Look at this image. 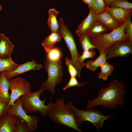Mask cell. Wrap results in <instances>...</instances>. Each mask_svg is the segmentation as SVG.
<instances>
[{
    "label": "cell",
    "instance_id": "1",
    "mask_svg": "<svg viewBox=\"0 0 132 132\" xmlns=\"http://www.w3.org/2000/svg\"><path fill=\"white\" fill-rule=\"evenodd\" d=\"M126 92L124 82L114 79L109 82L108 87L100 89L96 98L88 101L86 109L100 106L109 110H115L118 106L124 105Z\"/></svg>",
    "mask_w": 132,
    "mask_h": 132
},
{
    "label": "cell",
    "instance_id": "2",
    "mask_svg": "<svg viewBox=\"0 0 132 132\" xmlns=\"http://www.w3.org/2000/svg\"><path fill=\"white\" fill-rule=\"evenodd\" d=\"M48 114L54 122L72 128L79 132H82V129L77 126L73 112L66 105L63 97L56 99Z\"/></svg>",
    "mask_w": 132,
    "mask_h": 132
},
{
    "label": "cell",
    "instance_id": "3",
    "mask_svg": "<svg viewBox=\"0 0 132 132\" xmlns=\"http://www.w3.org/2000/svg\"><path fill=\"white\" fill-rule=\"evenodd\" d=\"M44 90L42 88L35 92H30L19 98L22 107L26 113H33L38 111L44 116L48 114L54 103L51 99L48 104L46 105L44 104L45 99L43 100L40 99V96L44 92Z\"/></svg>",
    "mask_w": 132,
    "mask_h": 132
},
{
    "label": "cell",
    "instance_id": "4",
    "mask_svg": "<svg viewBox=\"0 0 132 132\" xmlns=\"http://www.w3.org/2000/svg\"><path fill=\"white\" fill-rule=\"evenodd\" d=\"M66 106L72 110L78 127L81 125L83 122L88 121L92 123L98 131H99L103 126L104 121L113 117L111 114L105 115L100 110H98L91 109L83 110L79 109L75 107L71 101H69Z\"/></svg>",
    "mask_w": 132,
    "mask_h": 132
},
{
    "label": "cell",
    "instance_id": "5",
    "mask_svg": "<svg viewBox=\"0 0 132 132\" xmlns=\"http://www.w3.org/2000/svg\"><path fill=\"white\" fill-rule=\"evenodd\" d=\"M44 63V68L48 73V77L46 81L41 84V87L54 95L56 85L60 83L62 80V62L61 59L52 61L46 58Z\"/></svg>",
    "mask_w": 132,
    "mask_h": 132
},
{
    "label": "cell",
    "instance_id": "6",
    "mask_svg": "<svg viewBox=\"0 0 132 132\" xmlns=\"http://www.w3.org/2000/svg\"><path fill=\"white\" fill-rule=\"evenodd\" d=\"M127 20L119 27L110 33L90 38L92 43L96 47L99 53L105 52L115 42L127 38L124 32Z\"/></svg>",
    "mask_w": 132,
    "mask_h": 132
},
{
    "label": "cell",
    "instance_id": "7",
    "mask_svg": "<svg viewBox=\"0 0 132 132\" xmlns=\"http://www.w3.org/2000/svg\"><path fill=\"white\" fill-rule=\"evenodd\" d=\"M57 32L64 38L67 44L71 55V61L77 70V76L79 78L81 76V71L84 66L79 61L80 55L73 35L65 24H62L59 26Z\"/></svg>",
    "mask_w": 132,
    "mask_h": 132
},
{
    "label": "cell",
    "instance_id": "8",
    "mask_svg": "<svg viewBox=\"0 0 132 132\" xmlns=\"http://www.w3.org/2000/svg\"><path fill=\"white\" fill-rule=\"evenodd\" d=\"M9 113L16 115L22 119L26 123L29 132H34L39 126V117L35 115H28L22 108L20 98L13 104L9 106L4 114Z\"/></svg>",
    "mask_w": 132,
    "mask_h": 132
},
{
    "label": "cell",
    "instance_id": "9",
    "mask_svg": "<svg viewBox=\"0 0 132 132\" xmlns=\"http://www.w3.org/2000/svg\"><path fill=\"white\" fill-rule=\"evenodd\" d=\"M9 81V89L11 93L6 110L21 96L29 93L31 91V85L29 82L24 78L18 77L11 78Z\"/></svg>",
    "mask_w": 132,
    "mask_h": 132
},
{
    "label": "cell",
    "instance_id": "10",
    "mask_svg": "<svg viewBox=\"0 0 132 132\" xmlns=\"http://www.w3.org/2000/svg\"><path fill=\"white\" fill-rule=\"evenodd\" d=\"M105 53L107 61L115 57L127 56L132 54V41L128 38L118 40Z\"/></svg>",
    "mask_w": 132,
    "mask_h": 132
},
{
    "label": "cell",
    "instance_id": "11",
    "mask_svg": "<svg viewBox=\"0 0 132 132\" xmlns=\"http://www.w3.org/2000/svg\"><path fill=\"white\" fill-rule=\"evenodd\" d=\"M42 67L41 64H38L34 60L28 61L19 65L14 69L10 71H5V76L9 80L12 77L33 70H39Z\"/></svg>",
    "mask_w": 132,
    "mask_h": 132
},
{
    "label": "cell",
    "instance_id": "12",
    "mask_svg": "<svg viewBox=\"0 0 132 132\" xmlns=\"http://www.w3.org/2000/svg\"><path fill=\"white\" fill-rule=\"evenodd\" d=\"M17 116L5 113L0 118V132H15V123Z\"/></svg>",
    "mask_w": 132,
    "mask_h": 132
},
{
    "label": "cell",
    "instance_id": "13",
    "mask_svg": "<svg viewBox=\"0 0 132 132\" xmlns=\"http://www.w3.org/2000/svg\"><path fill=\"white\" fill-rule=\"evenodd\" d=\"M106 10L121 25L125 22L129 16L132 14V9H126L112 7H108Z\"/></svg>",
    "mask_w": 132,
    "mask_h": 132
},
{
    "label": "cell",
    "instance_id": "14",
    "mask_svg": "<svg viewBox=\"0 0 132 132\" xmlns=\"http://www.w3.org/2000/svg\"><path fill=\"white\" fill-rule=\"evenodd\" d=\"M96 20L105 26L111 31L117 29L121 25L106 10L97 14Z\"/></svg>",
    "mask_w": 132,
    "mask_h": 132
},
{
    "label": "cell",
    "instance_id": "15",
    "mask_svg": "<svg viewBox=\"0 0 132 132\" xmlns=\"http://www.w3.org/2000/svg\"><path fill=\"white\" fill-rule=\"evenodd\" d=\"M14 47L9 39L2 33L0 34V58L11 57Z\"/></svg>",
    "mask_w": 132,
    "mask_h": 132
},
{
    "label": "cell",
    "instance_id": "16",
    "mask_svg": "<svg viewBox=\"0 0 132 132\" xmlns=\"http://www.w3.org/2000/svg\"><path fill=\"white\" fill-rule=\"evenodd\" d=\"M5 73V71L0 72V102H5L8 104L10 98L9 93V81L6 78Z\"/></svg>",
    "mask_w": 132,
    "mask_h": 132
},
{
    "label": "cell",
    "instance_id": "17",
    "mask_svg": "<svg viewBox=\"0 0 132 132\" xmlns=\"http://www.w3.org/2000/svg\"><path fill=\"white\" fill-rule=\"evenodd\" d=\"M89 10L88 15L81 22L76 31V33L78 36L86 33L88 30L97 20V14L92 9L90 8Z\"/></svg>",
    "mask_w": 132,
    "mask_h": 132
},
{
    "label": "cell",
    "instance_id": "18",
    "mask_svg": "<svg viewBox=\"0 0 132 132\" xmlns=\"http://www.w3.org/2000/svg\"><path fill=\"white\" fill-rule=\"evenodd\" d=\"M109 29L99 21L96 20L87 32L90 38L101 35L107 31Z\"/></svg>",
    "mask_w": 132,
    "mask_h": 132
},
{
    "label": "cell",
    "instance_id": "19",
    "mask_svg": "<svg viewBox=\"0 0 132 132\" xmlns=\"http://www.w3.org/2000/svg\"><path fill=\"white\" fill-rule=\"evenodd\" d=\"M61 37L58 32H52L43 41L42 44V46L47 52L54 47L56 42L61 41Z\"/></svg>",
    "mask_w": 132,
    "mask_h": 132
},
{
    "label": "cell",
    "instance_id": "20",
    "mask_svg": "<svg viewBox=\"0 0 132 132\" xmlns=\"http://www.w3.org/2000/svg\"><path fill=\"white\" fill-rule=\"evenodd\" d=\"M98 57L93 61H87L84 63L86 68L89 70L94 72L97 70L103 64L107 61L105 53L100 52Z\"/></svg>",
    "mask_w": 132,
    "mask_h": 132
},
{
    "label": "cell",
    "instance_id": "21",
    "mask_svg": "<svg viewBox=\"0 0 132 132\" xmlns=\"http://www.w3.org/2000/svg\"><path fill=\"white\" fill-rule=\"evenodd\" d=\"M59 12L54 9H51L48 11V25L52 32H57L59 27L57 15Z\"/></svg>",
    "mask_w": 132,
    "mask_h": 132
},
{
    "label": "cell",
    "instance_id": "22",
    "mask_svg": "<svg viewBox=\"0 0 132 132\" xmlns=\"http://www.w3.org/2000/svg\"><path fill=\"white\" fill-rule=\"evenodd\" d=\"M101 71L98 73L99 78L107 81L108 77L112 73L114 67L111 65L109 64L107 61L101 65L99 67Z\"/></svg>",
    "mask_w": 132,
    "mask_h": 132
},
{
    "label": "cell",
    "instance_id": "23",
    "mask_svg": "<svg viewBox=\"0 0 132 132\" xmlns=\"http://www.w3.org/2000/svg\"><path fill=\"white\" fill-rule=\"evenodd\" d=\"M19 65L15 63L11 57L7 58H0V72L11 71Z\"/></svg>",
    "mask_w": 132,
    "mask_h": 132
},
{
    "label": "cell",
    "instance_id": "24",
    "mask_svg": "<svg viewBox=\"0 0 132 132\" xmlns=\"http://www.w3.org/2000/svg\"><path fill=\"white\" fill-rule=\"evenodd\" d=\"M88 6L97 15L106 10L108 7L103 0H93Z\"/></svg>",
    "mask_w": 132,
    "mask_h": 132
},
{
    "label": "cell",
    "instance_id": "25",
    "mask_svg": "<svg viewBox=\"0 0 132 132\" xmlns=\"http://www.w3.org/2000/svg\"><path fill=\"white\" fill-rule=\"evenodd\" d=\"M78 36L79 38V43L84 50L96 49V47L92 43L87 33L82 34Z\"/></svg>",
    "mask_w": 132,
    "mask_h": 132
},
{
    "label": "cell",
    "instance_id": "26",
    "mask_svg": "<svg viewBox=\"0 0 132 132\" xmlns=\"http://www.w3.org/2000/svg\"><path fill=\"white\" fill-rule=\"evenodd\" d=\"M62 53L58 48L54 47L47 52L46 58L52 61H56L61 59Z\"/></svg>",
    "mask_w": 132,
    "mask_h": 132
},
{
    "label": "cell",
    "instance_id": "27",
    "mask_svg": "<svg viewBox=\"0 0 132 132\" xmlns=\"http://www.w3.org/2000/svg\"><path fill=\"white\" fill-rule=\"evenodd\" d=\"M109 7H118L126 9H132V3L126 0H115L111 3Z\"/></svg>",
    "mask_w": 132,
    "mask_h": 132
},
{
    "label": "cell",
    "instance_id": "28",
    "mask_svg": "<svg viewBox=\"0 0 132 132\" xmlns=\"http://www.w3.org/2000/svg\"><path fill=\"white\" fill-rule=\"evenodd\" d=\"M15 132H29L24 121L17 116L15 123Z\"/></svg>",
    "mask_w": 132,
    "mask_h": 132
},
{
    "label": "cell",
    "instance_id": "29",
    "mask_svg": "<svg viewBox=\"0 0 132 132\" xmlns=\"http://www.w3.org/2000/svg\"><path fill=\"white\" fill-rule=\"evenodd\" d=\"M96 54L94 49L84 50L82 54L79 55V61L82 65L84 66V62L85 60L88 58H93Z\"/></svg>",
    "mask_w": 132,
    "mask_h": 132
},
{
    "label": "cell",
    "instance_id": "30",
    "mask_svg": "<svg viewBox=\"0 0 132 132\" xmlns=\"http://www.w3.org/2000/svg\"><path fill=\"white\" fill-rule=\"evenodd\" d=\"M86 82H79L78 81L75 77H71L66 85L63 88V90H65L69 88L73 87H77L78 88L82 87L87 83Z\"/></svg>",
    "mask_w": 132,
    "mask_h": 132
},
{
    "label": "cell",
    "instance_id": "31",
    "mask_svg": "<svg viewBox=\"0 0 132 132\" xmlns=\"http://www.w3.org/2000/svg\"><path fill=\"white\" fill-rule=\"evenodd\" d=\"M130 15L128 18L125 25L124 32L127 38L132 41V23Z\"/></svg>",
    "mask_w": 132,
    "mask_h": 132
},
{
    "label": "cell",
    "instance_id": "32",
    "mask_svg": "<svg viewBox=\"0 0 132 132\" xmlns=\"http://www.w3.org/2000/svg\"><path fill=\"white\" fill-rule=\"evenodd\" d=\"M67 67L69 73L70 77H76L77 75V70L73 64L71 60L68 58L65 59Z\"/></svg>",
    "mask_w": 132,
    "mask_h": 132
},
{
    "label": "cell",
    "instance_id": "33",
    "mask_svg": "<svg viewBox=\"0 0 132 132\" xmlns=\"http://www.w3.org/2000/svg\"><path fill=\"white\" fill-rule=\"evenodd\" d=\"M8 103L5 102H0V118L4 113Z\"/></svg>",
    "mask_w": 132,
    "mask_h": 132
},
{
    "label": "cell",
    "instance_id": "34",
    "mask_svg": "<svg viewBox=\"0 0 132 132\" xmlns=\"http://www.w3.org/2000/svg\"><path fill=\"white\" fill-rule=\"evenodd\" d=\"M108 7L109 6L110 4L115 0H103Z\"/></svg>",
    "mask_w": 132,
    "mask_h": 132
},
{
    "label": "cell",
    "instance_id": "35",
    "mask_svg": "<svg viewBox=\"0 0 132 132\" xmlns=\"http://www.w3.org/2000/svg\"><path fill=\"white\" fill-rule=\"evenodd\" d=\"M85 3L89 6L93 0H82Z\"/></svg>",
    "mask_w": 132,
    "mask_h": 132
},
{
    "label": "cell",
    "instance_id": "36",
    "mask_svg": "<svg viewBox=\"0 0 132 132\" xmlns=\"http://www.w3.org/2000/svg\"><path fill=\"white\" fill-rule=\"evenodd\" d=\"M2 9V7L1 5L0 4V11H1Z\"/></svg>",
    "mask_w": 132,
    "mask_h": 132
}]
</instances>
